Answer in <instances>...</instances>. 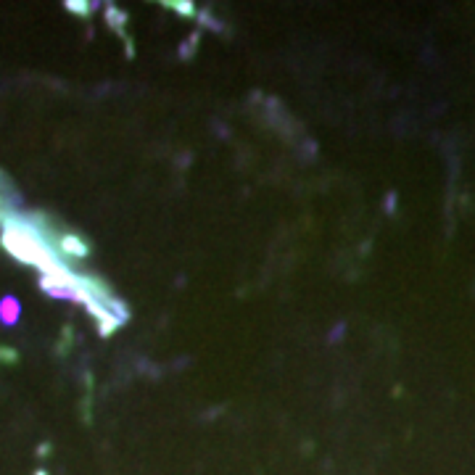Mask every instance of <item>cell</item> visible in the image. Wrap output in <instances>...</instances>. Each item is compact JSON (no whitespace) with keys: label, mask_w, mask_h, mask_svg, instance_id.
<instances>
[{"label":"cell","mask_w":475,"mask_h":475,"mask_svg":"<svg viewBox=\"0 0 475 475\" xmlns=\"http://www.w3.org/2000/svg\"><path fill=\"white\" fill-rule=\"evenodd\" d=\"M0 322L3 325H16L19 322V301L16 299H3L0 301Z\"/></svg>","instance_id":"6da1fadb"}]
</instances>
